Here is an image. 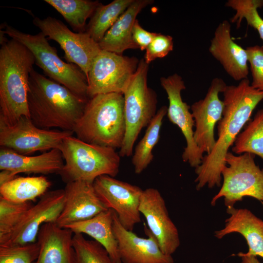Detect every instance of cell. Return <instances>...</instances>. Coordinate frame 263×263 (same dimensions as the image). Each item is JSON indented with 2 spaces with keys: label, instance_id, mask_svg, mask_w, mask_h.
Segmentation results:
<instances>
[{
  "label": "cell",
  "instance_id": "31",
  "mask_svg": "<svg viewBox=\"0 0 263 263\" xmlns=\"http://www.w3.org/2000/svg\"><path fill=\"white\" fill-rule=\"evenodd\" d=\"M225 6L236 11L230 21L236 23L237 28L240 27L242 20L245 19L248 25L257 31L263 41V19L258 11L263 6V0H228Z\"/></svg>",
  "mask_w": 263,
  "mask_h": 263
},
{
  "label": "cell",
  "instance_id": "28",
  "mask_svg": "<svg viewBox=\"0 0 263 263\" xmlns=\"http://www.w3.org/2000/svg\"><path fill=\"white\" fill-rule=\"evenodd\" d=\"M134 0H114L97 7L87 25L86 32L99 43L119 17Z\"/></svg>",
  "mask_w": 263,
  "mask_h": 263
},
{
  "label": "cell",
  "instance_id": "20",
  "mask_svg": "<svg viewBox=\"0 0 263 263\" xmlns=\"http://www.w3.org/2000/svg\"><path fill=\"white\" fill-rule=\"evenodd\" d=\"M64 165V159L59 149H52L38 155L28 156L0 147V170H10L17 175L20 173L58 174Z\"/></svg>",
  "mask_w": 263,
  "mask_h": 263
},
{
  "label": "cell",
  "instance_id": "16",
  "mask_svg": "<svg viewBox=\"0 0 263 263\" xmlns=\"http://www.w3.org/2000/svg\"><path fill=\"white\" fill-rule=\"evenodd\" d=\"M139 211L163 252L172 256L180 244L179 232L169 216L165 201L158 190L154 188L143 190Z\"/></svg>",
  "mask_w": 263,
  "mask_h": 263
},
{
  "label": "cell",
  "instance_id": "22",
  "mask_svg": "<svg viewBox=\"0 0 263 263\" xmlns=\"http://www.w3.org/2000/svg\"><path fill=\"white\" fill-rule=\"evenodd\" d=\"M74 234L56 223L43 224L37 236L39 252L35 263H74Z\"/></svg>",
  "mask_w": 263,
  "mask_h": 263
},
{
  "label": "cell",
  "instance_id": "17",
  "mask_svg": "<svg viewBox=\"0 0 263 263\" xmlns=\"http://www.w3.org/2000/svg\"><path fill=\"white\" fill-rule=\"evenodd\" d=\"M113 230L122 263H174L172 256L163 252L149 229L145 230L147 238L138 236L123 226L114 211Z\"/></svg>",
  "mask_w": 263,
  "mask_h": 263
},
{
  "label": "cell",
  "instance_id": "25",
  "mask_svg": "<svg viewBox=\"0 0 263 263\" xmlns=\"http://www.w3.org/2000/svg\"><path fill=\"white\" fill-rule=\"evenodd\" d=\"M51 185L43 175L17 177L0 186V198L17 203L35 201L47 191Z\"/></svg>",
  "mask_w": 263,
  "mask_h": 263
},
{
  "label": "cell",
  "instance_id": "29",
  "mask_svg": "<svg viewBox=\"0 0 263 263\" xmlns=\"http://www.w3.org/2000/svg\"><path fill=\"white\" fill-rule=\"evenodd\" d=\"M232 151L237 155L250 153L263 159V109L258 111L239 134Z\"/></svg>",
  "mask_w": 263,
  "mask_h": 263
},
{
  "label": "cell",
  "instance_id": "2",
  "mask_svg": "<svg viewBox=\"0 0 263 263\" xmlns=\"http://www.w3.org/2000/svg\"><path fill=\"white\" fill-rule=\"evenodd\" d=\"M88 100L34 69L30 74L28 107L31 119L39 128L73 132Z\"/></svg>",
  "mask_w": 263,
  "mask_h": 263
},
{
  "label": "cell",
  "instance_id": "35",
  "mask_svg": "<svg viewBox=\"0 0 263 263\" xmlns=\"http://www.w3.org/2000/svg\"><path fill=\"white\" fill-rule=\"evenodd\" d=\"M173 47V38L171 36L157 33L147 47L144 59L146 63L149 65L156 58L167 56L172 51Z\"/></svg>",
  "mask_w": 263,
  "mask_h": 263
},
{
  "label": "cell",
  "instance_id": "30",
  "mask_svg": "<svg viewBox=\"0 0 263 263\" xmlns=\"http://www.w3.org/2000/svg\"><path fill=\"white\" fill-rule=\"evenodd\" d=\"M74 263H114L104 247L83 234L74 233L73 238Z\"/></svg>",
  "mask_w": 263,
  "mask_h": 263
},
{
  "label": "cell",
  "instance_id": "27",
  "mask_svg": "<svg viewBox=\"0 0 263 263\" xmlns=\"http://www.w3.org/2000/svg\"><path fill=\"white\" fill-rule=\"evenodd\" d=\"M61 14L76 33L86 31V21L101 3L89 0H45Z\"/></svg>",
  "mask_w": 263,
  "mask_h": 263
},
{
  "label": "cell",
  "instance_id": "37",
  "mask_svg": "<svg viewBox=\"0 0 263 263\" xmlns=\"http://www.w3.org/2000/svg\"><path fill=\"white\" fill-rule=\"evenodd\" d=\"M17 177L13 172L8 170H2L0 172V186L12 180Z\"/></svg>",
  "mask_w": 263,
  "mask_h": 263
},
{
  "label": "cell",
  "instance_id": "9",
  "mask_svg": "<svg viewBox=\"0 0 263 263\" xmlns=\"http://www.w3.org/2000/svg\"><path fill=\"white\" fill-rule=\"evenodd\" d=\"M139 62L134 56L101 50L94 59L87 78L89 98L102 94H123Z\"/></svg>",
  "mask_w": 263,
  "mask_h": 263
},
{
  "label": "cell",
  "instance_id": "12",
  "mask_svg": "<svg viewBox=\"0 0 263 263\" xmlns=\"http://www.w3.org/2000/svg\"><path fill=\"white\" fill-rule=\"evenodd\" d=\"M93 186L100 200L115 212L123 226L132 231L141 222L139 206L143 190L107 175L97 177Z\"/></svg>",
  "mask_w": 263,
  "mask_h": 263
},
{
  "label": "cell",
  "instance_id": "33",
  "mask_svg": "<svg viewBox=\"0 0 263 263\" xmlns=\"http://www.w3.org/2000/svg\"><path fill=\"white\" fill-rule=\"evenodd\" d=\"M39 252V245L37 242L0 245V263H35Z\"/></svg>",
  "mask_w": 263,
  "mask_h": 263
},
{
  "label": "cell",
  "instance_id": "1",
  "mask_svg": "<svg viewBox=\"0 0 263 263\" xmlns=\"http://www.w3.org/2000/svg\"><path fill=\"white\" fill-rule=\"evenodd\" d=\"M224 108L222 118L217 125L218 138L201 164L195 168L196 188L200 190L206 185L208 188L221 185L223 169L226 165L225 157L254 110L263 100V92L252 87L247 78L238 85L226 86L223 92Z\"/></svg>",
  "mask_w": 263,
  "mask_h": 263
},
{
  "label": "cell",
  "instance_id": "19",
  "mask_svg": "<svg viewBox=\"0 0 263 263\" xmlns=\"http://www.w3.org/2000/svg\"><path fill=\"white\" fill-rule=\"evenodd\" d=\"M209 51L234 80L247 78V52L232 39L231 25L227 20H224L218 25L211 40Z\"/></svg>",
  "mask_w": 263,
  "mask_h": 263
},
{
  "label": "cell",
  "instance_id": "26",
  "mask_svg": "<svg viewBox=\"0 0 263 263\" xmlns=\"http://www.w3.org/2000/svg\"><path fill=\"white\" fill-rule=\"evenodd\" d=\"M167 110L168 107L165 106L159 109L134 149L132 162L134 172L137 174L141 173L153 159L152 151L159 140L163 120L167 113Z\"/></svg>",
  "mask_w": 263,
  "mask_h": 263
},
{
  "label": "cell",
  "instance_id": "6",
  "mask_svg": "<svg viewBox=\"0 0 263 263\" xmlns=\"http://www.w3.org/2000/svg\"><path fill=\"white\" fill-rule=\"evenodd\" d=\"M2 32L26 46L33 54L35 64L50 79L66 87L75 94L85 99L88 96L87 79L75 64L64 62L41 32L32 35L5 24Z\"/></svg>",
  "mask_w": 263,
  "mask_h": 263
},
{
  "label": "cell",
  "instance_id": "23",
  "mask_svg": "<svg viewBox=\"0 0 263 263\" xmlns=\"http://www.w3.org/2000/svg\"><path fill=\"white\" fill-rule=\"evenodd\" d=\"M153 1L134 0L98 43L100 49L120 55L128 49H138L132 40V27L138 14Z\"/></svg>",
  "mask_w": 263,
  "mask_h": 263
},
{
  "label": "cell",
  "instance_id": "18",
  "mask_svg": "<svg viewBox=\"0 0 263 263\" xmlns=\"http://www.w3.org/2000/svg\"><path fill=\"white\" fill-rule=\"evenodd\" d=\"M64 190L63 208L56 222L60 227L90 219L108 209L92 183L81 181L70 182Z\"/></svg>",
  "mask_w": 263,
  "mask_h": 263
},
{
  "label": "cell",
  "instance_id": "13",
  "mask_svg": "<svg viewBox=\"0 0 263 263\" xmlns=\"http://www.w3.org/2000/svg\"><path fill=\"white\" fill-rule=\"evenodd\" d=\"M64 203V189L47 191L27 210L11 232L0 240V245L36 242L41 226L56 222Z\"/></svg>",
  "mask_w": 263,
  "mask_h": 263
},
{
  "label": "cell",
  "instance_id": "10",
  "mask_svg": "<svg viewBox=\"0 0 263 263\" xmlns=\"http://www.w3.org/2000/svg\"><path fill=\"white\" fill-rule=\"evenodd\" d=\"M33 23L48 39L58 43L64 52L66 61L76 65L87 78L94 59L101 50L98 43L86 32H74L54 17H35Z\"/></svg>",
  "mask_w": 263,
  "mask_h": 263
},
{
  "label": "cell",
  "instance_id": "3",
  "mask_svg": "<svg viewBox=\"0 0 263 263\" xmlns=\"http://www.w3.org/2000/svg\"><path fill=\"white\" fill-rule=\"evenodd\" d=\"M0 49V122L11 126L30 117L27 94L35 64L32 52L20 42L5 38Z\"/></svg>",
  "mask_w": 263,
  "mask_h": 263
},
{
  "label": "cell",
  "instance_id": "34",
  "mask_svg": "<svg viewBox=\"0 0 263 263\" xmlns=\"http://www.w3.org/2000/svg\"><path fill=\"white\" fill-rule=\"evenodd\" d=\"M246 51L252 78L251 85L263 92V46L248 47Z\"/></svg>",
  "mask_w": 263,
  "mask_h": 263
},
{
  "label": "cell",
  "instance_id": "5",
  "mask_svg": "<svg viewBox=\"0 0 263 263\" xmlns=\"http://www.w3.org/2000/svg\"><path fill=\"white\" fill-rule=\"evenodd\" d=\"M58 149L64 165L58 174L66 184L77 181L93 184L100 176L114 177L119 172L121 156L112 148L89 144L71 135Z\"/></svg>",
  "mask_w": 263,
  "mask_h": 263
},
{
  "label": "cell",
  "instance_id": "21",
  "mask_svg": "<svg viewBox=\"0 0 263 263\" xmlns=\"http://www.w3.org/2000/svg\"><path fill=\"white\" fill-rule=\"evenodd\" d=\"M230 215L225 221L224 228L215 232V236L221 239L232 233H238L245 239L248 250L242 253L246 256L263 258V221L246 208L227 207Z\"/></svg>",
  "mask_w": 263,
  "mask_h": 263
},
{
  "label": "cell",
  "instance_id": "14",
  "mask_svg": "<svg viewBox=\"0 0 263 263\" xmlns=\"http://www.w3.org/2000/svg\"><path fill=\"white\" fill-rule=\"evenodd\" d=\"M160 82L169 99L167 116L172 123L180 129L186 140V146L182 155V159L195 168L201 164L204 156L194 140L193 128L195 124L189 111L190 107L182 98L181 91L186 88L184 82L177 74L162 77Z\"/></svg>",
  "mask_w": 263,
  "mask_h": 263
},
{
  "label": "cell",
  "instance_id": "38",
  "mask_svg": "<svg viewBox=\"0 0 263 263\" xmlns=\"http://www.w3.org/2000/svg\"><path fill=\"white\" fill-rule=\"evenodd\" d=\"M237 255L241 258V263H261L255 256H246L242 252H239Z\"/></svg>",
  "mask_w": 263,
  "mask_h": 263
},
{
  "label": "cell",
  "instance_id": "8",
  "mask_svg": "<svg viewBox=\"0 0 263 263\" xmlns=\"http://www.w3.org/2000/svg\"><path fill=\"white\" fill-rule=\"evenodd\" d=\"M255 157V155L247 152L235 155L229 151L226 154V165L221 172L223 184L212 198V206L222 197L227 207H234L245 196L263 202V169L256 164Z\"/></svg>",
  "mask_w": 263,
  "mask_h": 263
},
{
  "label": "cell",
  "instance_id": "24",
  "mask_svg": "<svg viewBox=\"0 0 263 263\" xmlns=\"http://www.w3.org/2000/svg\"><path fill=\"white\" fill-rule=\"evenodd\" d=\"M113 210L104 211L88 220L71 224L65 228L74 233L86 234L101 244L114 263H122L113 230Z\"/></svg>",
  "mask_w": 263,
  "mask_h": 263
},
{
  "label": "cell",
  "instance_id": "32",
  "mask_svg": "<svg viewBox=\"0 0 263 263\" xmlns=\"http://www.w3.org/2000/svg\"><path fill=\"white\" fill-rule=\"evenodd\" d=\"M32 205L31 202L17 203L0 198V240L11 232Z\"/></svg>",
  "mask_w": 263,
  "mask_h": 263
},
{
  "label": "cell",
  "instance_id": "11",
  "mask_svg": "<svg viewBox=\"0 0 263 263\" xmlns=\"http://www.w3.org/2000/svg\"><path fill=\"white\" fill-rule=\"evenodd\" d=\"M73 132L50 130L36 126L30 118L22 116L14 125L0 122V146L23 155L58 149Z\"/></svg>",
  "mask_w": 263,
  "mask_h": 263
},
{
  "label": "cell",
  "instance_id": "15",
  "mask_svg": "<svg viewBox=\"0 0 263 263\" xmlns=\"http://www.w3.org/2000/svg\"><path fill=\"white\" fill-rule=\"evenodd\" d=\"M226 86L222 79L214 78L205 97L190 107L195 128L194 140L201 152L206 155L211 152L216 143L214 129L222 118L224 108L219 94L223 93Z\"/></svg>",
  "mask_w": 263,
  "mask_h": 263
},
{
  "label": "cell",
  "instance_id": "7",
  "mask_svg": "<svg viewBox=\"0 0 263 263\" xmlns=\"http://www.w3.org/2000/svg\"><path fill=\"white\" fill-rule=\"evenodd\" d=\"M148 70L149 64L141 59L123 93L126 132L119 152L121 157L132 155L138 135L157 113V95L147 84Z\"/></svg>",
  "mask_w": 263,
  "mask_h": 263
},
{
  "label": "cell",
  "instance_id": "36",
  "mask_svg": "<svg viewBox=\"0 0 263 263\" xmlns=\"http://www.w3.org/2000/svg\"><path fill=\"white\" fill-rule=\"evenodd\" d=\"M157 34V33L145 30L136 19L132 29V38L134 44L141 50H146Z\"/></svg>",
  "mask_w": 263,
  "mask_h": 263
},
{
  "label": "cell",
  "instance_id": "4",
  "mask_svg": "<svg viewBox=\"0 0 263 263\" xmlns=\"http://www.w3.org/2000/svg\"><path fill=\"white\" fill-rule=\"evenodd\" d=\"M122 93L98 94L90 98L73 132L92 144L120 149L126 132Z\"/></svg>",
  "mask_w": 263,
  "mask_h": 263
}]
</instances>
